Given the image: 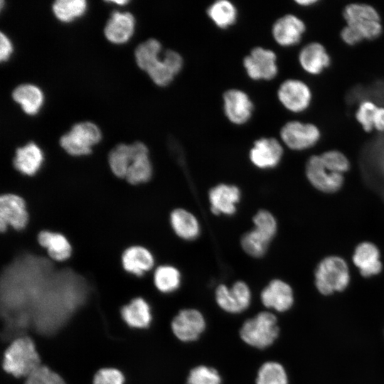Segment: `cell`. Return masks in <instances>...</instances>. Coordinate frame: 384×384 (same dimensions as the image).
Listing matches in <instances>:
<instances>
[{
	"label": "cell",
	"mask_w": 384,
	"mask_h": 384,
	"mask_svg": "<svg viewBox=\"0 0 384 384\" xmlns=\"http://www.w3.org/2000/svg\"><path fill=\"white\" fill-rule=\"evenodd\" d=\"M0 366L16 378H26L41 366L34 341L28 336L14 339L0 352Z\"/></svg>",
	"instance_id": "cell-1"
},
{
	"label": "cell",
	"mask_w": 384,
	"mask_h": 384,
	"mask_svg": "<svg viewBox=\"0 0 384 384\" xmlns=\"http://www.w3.org/2000/svg\"><path fill=\"white\" fill-rule=\"evenodd\" d=\"M102 138V132L95 124L81 122L75 124L69 132L60 137L59 146L71 157H85L92 154Z\"/></svg>",
	"instance_id": "cell-2"
},
{
	"label": "cell",
	"mask_w": 384,
	"mask_h": 384,
	"mask_svg": "<svg viewBox=\"0 0 384 384\" xmlns=\"http://www.w3.org/2000/svg\"><path fill=\"white\" fill-rule=\"evenodd\" d=\"M315 285L320 293L328 295L344 290L349 284L348 264L341 257L330 255L323 258L315 272Z\"/></svg>",
	"instance_id": "cell-3"
},
{
	"label": "cell",
	"mask_w": 384,
	"mask_h": 384,
	"mask_svg": "<svg viewBox=\"0 0 384 384\" xmlns=\"http://www.w3.org/2000/svg\"><path fill=\"white\" fill-rule=\"evenodd\" d=\"M242 67L246 76L253 82H270L279 74L276 52L264 46H255L242 59Z\"/></svg>",
	"instance_id": "cell-4"
},
{
	"label": "cell",
	"mask_w": 384,
	"mask_h": 384,
	"mask_svg": "<svg viewBox=\"0 0 384 384\" xmlns=\"http://www.w3.org/2000/svg\"><path fill=\"white\" fill-rule=\"evenodd\" d=\"M278 334L277 318L269 311L259 312L246 320L240 330V338L245 343L260 349L271 346Z\"/></svg>",
	"instance_id": "cell-5"
},
{
	"label": "cell",
	"mask_w": 384,
	"mask_h": 384,
	"mask_svg": "<svg viewBox=\"0 0 384 384\" xmlns=\"http://www.w3.org/2000/svg\"><path fill=\"white\" fill-rule=\"evenodd\" d=\"M222 111L225 118L232 125L247 124L255 112V104L250 95L244 89L231 87L225 90L221 96Z\"/></svg>",
	"instance_id": "cell-6"
},
{
	"label": "cell",
	"mask_w": 384,
	"mask_h": 384,
	"mask_svg": "<svg viewBox=\"0 0 384 384\" xmlns=\"http://www.w3.org/2000/svg\"><path fill=\"white\" fill-rule=\"evenodd\" d=\"M346 25L353 28L363 40H373L382 33V24L376 9L366 4L352 3L343 9Z\"/></svg>",
	"instance_id": "cell-7"
},
{
	"label": "cell",
	"mask_w": 384,
	"mask_h": 384,
	"mask_svg": "<svg viewBox=\"0 0 384 384\" xmlns=\"http://www.w3.org/2000/svg\"><path fill=\"white\" fill-rule=\"evenodd\" d=\"M279 135L284 146L293 151H303L317 144L321 132L314 124L289 120L281 127Z\"/></svg>",
	"instance_id": "cell-8"
},
{
	"label": "cell",
	"mask_w": 384,
	"mask_h": 384,
	"mask_svg": "<svg viewBox=\"0 0 384 384\" xmlns=\"http://www.w3.org/2000/svg\"><path fill=\"white\" fill-rule=\"evenodd\" d=\"M276 97L286 110L299 114L309 108L312 94L308 85L302 80L287 78L279 83L276 90Z\"/></svg>",
	"instance_id": "cell-9"
},
{
	"label": "cell",
	"mask_w": 384,
	"mask_h": 384,
	"mask_svg": "<svg viewBox=\"0 0 384 384\" xmlns=\"http://www.w3.org/2000/svg\"><path fill=\"white\" fill-rule=\"evenodd\" d=\"M284 146L279 139L274 137H260L253 141L249 149V160L258 169H274L282 160Z\"/></svg>",
	"instance_id": "cell-10"
},
{
	"label": "cell",
	"mask_w": 384,
	"mask_h": 384,
	"mask_svg": "<svg viewBox=\"0 0 384 384\" xmlns=\"http://www.w3.org/2000/svg\"><path fill=\"white\" fill-rule=\"evenodd\" d=\"M29 222V213L25 199L15 193L0 196V233L9 228L24 230Z\"/></svg>",
	"instance_id": "cell-11"
},
{
	"label": "cell",
	"mask_w": 384,
	"mask_h": 384,
	"mask_svg": "<svg viewBox=\"0 0 384 384\" xmlns=\"http://www.w3.org/2000/svg\"><path fill=\"white\" fill-rule=\"evenodd\" d=\"M185 65L182 54L173 48L164 49L161 56L146 72L154 85L169 86L181 74Z\"/></svg>",
	"instance_id": "cell-12"
},
{
	"label": "cell",
	"mask_w": 384,
	"mask_h": 384,
	"mask_svg": "<svg viewBox=\"0 0 384 384\" xmlns=\"http://www.w3.org/2000/svg\"><path fill=\"white\" fill-rule=\"evenodd\" d=\"M218 306L230 314H238L247 309L252 301V292L248 284L242 280L234 282L231 287L219 284L215 291Z\"/></svg>",
	"instance_id": "cell-13"
},
{
	"label": "cell",
	"mask_w": 384,
	"mask_h": 384,
	"mask_svg": "<svg viewBox=\"0 0 384 384\" xmlns=\"http://www.w3.org/2000/svg\"><path fill=\"white\" fill-rule=\"evenodd\" d=\"M305 173L311 185L323 193H336L342 188L344 183V174L336 173L327 169L320 155H313L308 159Z\"/></svg>",
	"instance_id": "cell-14"
},
{
	"label": "cell",
	"mask_w": 384,
	"mask_h": 384,
	"mask_svg": "<svg viewBox=\"0 0 384 384\" xmlns=\"http://www.w3.org/2000/svg\"><path fill=\"white\" fill-rule=\"evenodd\" d=\"M305 31L306 25L302 19L295 14H286L273 21L270 35L279 46L290 48L301 41Z\"/></svg>",
	"instance_id": "cell-15"
},
{
	"label": "cell",
	"mask_w": 384,
	"mask_h": 384,
	"mask_svg": "<svg viewBox=\"0 0 384 384\" xmlns=\"http://www.w3.org/2000/svg\"><path fill=\"white\" fill-rule=\"evenodd\" d=\"M173 334L180 341L191 342L197 340L206 329L203 315L195 309H184L171 322Z\"/></svg>",
	"instance_id": "cell-16"
},
{
	"label": "cell",
	"mask_w": 384,
	"mask_h": 384,
	"mask_svg": "<svg viewBox=\"0 0 384 384\" xmlns=\"http://www.w3.org/2000/svg\"><path fill=\"white\" fill-rule=\"evenodd\" d=\"M242 197L240 188L234 184L220 183L208 191L210 210L215 215H233Z\"/></svg>",
	"instance_id": "cell-17"
},
{
	"label": "cell",
	"mask_w": 384,
	"mask_h": 384,
	"mask_svg": "<svg viewBox=\"0 0 384 384\" xmlns=\"http://www.w3.org/2000/svg\"><path fill=\"white\" fill-rule=\"evenodd\" d=\"M45 160L44 150L35 142L30 141L14 149L11 164L20 174L32 177L41 171Z\"/></svg>",
	"instance_id": "cell-18"
},
{
	"label": "cell",
	"mask_w": 384,
	"mask_h": 384,
	"mask_svg": "<svg viewBox=\"0 0 384 384\" xmlns=\"http://www.w3.org/2000/svg\"><path fill=\"white\" fill-rule=\"evenodd\" d=\"M123 270L137 277L152 272L156 266L154 253L146 247L134 245L126 248L121 256Z\"/></svg>",
	"instance_id": "cell-19"
},
{
	"label": "cell",
	"mask_w": 384,
	"mask_h": 384,
	"mask_svg": "<svg viewBox=\"0 0 384 384\" xmlns=\"http://www.w3.org/2000/svg\"><path fill=\"white\" fill-rule=\"evenodd\" d=\"M146 146L142 141L116 144L107 154V164L112 173L117 178H124L133 159Z\"/></svg>",
	"instance_id": "cell-20"
},
{
	"label": "cell",
	"mask_w": 384,
	"mask_h": 384,
	"mask_svg": "<svg viewBox=\"0 0 384 384\" xmlns=\"http://www.w3.org/2000/svg\"><path fill=\"white\" fill-rule=\"evenodd\" d=\"M260 299L262 304L268 309L285 311L293 304V291L286 282L280 279H273L261 291Z\"/></svg>",
	"instance_id": "cell-21"
},
{
	"label": "cell",
	"mask_w": 384,
	"mask_h": 384,
	"mask_svg": "<svg viewBox=\"0 0 384 384\" xmlns=\"http://www.w3.org/2000/svg\"><path fill=\"white\" fill-rule=\"evenodd\" d=\"M169 222L174 233L181 240L193 241L201 235V226L199 220L186 208L173 209L170 212Z\"/></svg>",
	"instance_id": "cell-22"
},
{
	"label": "cell",
	"mask_w": 384,
	"mask_h": 384,
	"mask_svg": "<svg viewBox=\"0 0 384 384\" xmlns=\"http://www.w3.org/2000/svg\"><path fill=\"white\" fill-rule=\"evenodd\" d=\"M380 252L373 242L365 241L359 243L355 248L352 260L365 277L378 274L383 269Z\"/></svg>",
	"instance_id": "cell-23"
},
{
	"label": "cell",
	"mask_w": 384,
	"mask_h": 384,
	"mask_svg": "<svg viewBox=\"0 0 384 384\" xmlns=\"http://www.w3.org/2000/svg\"><path fill=\"white\" fill-rule=\"evenodd\" d=\"M135 18L129 12L113 11L104 28L106 38L114 44L127 42L134 34Z\"/></svg>",
	"instance_id": "cell-24"
},
{
	"label": "cell",
	"mask_w": 384,
	"mask_h": 384,
	"mask_svg": "<svg viewBox=\"0 0 384 384\" xmlns=\"http://www.w3.org/2000/svg\"><path fill=\"white\" fill-rule=\"evenodd\" d=\"M38 245L46 250L48 257L55 262L68 260L73 252L68 239L62 233L41 230L36 237Z\"/></svg>",
	"instance_id": "cell-25"
},
{
	"label": "cell",
	"mask_w": 384,
	"mask_h": 384,
	"mask_svg": "<svg viewBox=\"0 0 384 384\" xmlns=\"http://www.w3.org/2000/svg\"><path fill=\"white\" fill-rule=\"evenodd\" d=\"M298 62L306 73L315 75L320 74L329 66L331 58L322 44L311 42L299 50Z\"/></svg>",
	"instance_id": "cell-26"
},
{
	"label": "cell",
	"mask_w": 384,
	"mask_h": 384,
	"mask_svg": "<svg viewBox=\"0 0 384 384\" xmlns=\"http://www.w3.org/2000/svg\"><path fill=\"white\" fill-rule=\"evenodd\" d=\"M123 321L130 328L144 329L150 326L153 314L149 303L143 297L134 298L120 309Z\"/></svg>",
	"instance_id": "cell-27"
},
{
	"label": "cell",
	"mask_w": 384,
	"mask_h": 384,
	"mask_svg": "<svg viewBox=\"0 0 384 384\" xmlns=\"http://www.w3.org/2000/svg\"><path fill=\"white\" fill-rule=\"evenodd\" d=\"M206 14L212 24L222 31L233 28L239 18L238 6L229 0H215L211 2L206 7Z\"/></svg>",
	"instance_id": "cell-28"
},
{
	"label": "cell",
	"mask_w": 384,
	"mask_h": 384,
	"mask_svg": "<svg viewBox=\"0 0 384 384\" xmlns=\"http://www.w3.org/2000/svg\"><path fill=\"white\" fill-rule=\"evenodd\" d=\"M154 176V166L149 148L146 146L133 159L124 179L132 186L149 183Z\"/></svg>",
	"instance_id": "cell-29"
},
{
	"label": "cell",
	"mask_w": 384,
	"mask_h": 384,
	"mask_svg": "<svg viewBox=\"0 0 384 384\" xmlns=\"http://www.w3.org/2000/svg\"><path fill=\"white\" fill-rule=\"evenodd\" d=\"M151 275L154 287L161 294L174 293L181 284L182 276L180 270L169 263L157 265Z\"/></svg>",
	"instance_id": "cell-30"
},
{
	"label": "cell",
	"mask_w": 384,
	"mask_h": 384,
	"mask_svg": "<svg viewBox=\"0 0 384 384\" xmlns=\"http://www.w3.org/2000/svg\"><path fill=\"white\" fill-rule=\"evenodd\" d=\"M12 98L29 115L36 114L43 103L41 90L33 84H21L12 92Z\"/></svg>",
	"instance_id": "cell-31"
},
{
	"label": "cell",
	"mask_w": 384,
	"mask_h": 384,
	"mask_svg": "<svg viewBox=\"0 0 384 384\" xmlns=\"http://www.w3.org/2000/svg\"><path fill=\"white\" fill-rule=\"evenodd\" d=\"M164 49L159 40L149 38L140 43L134 50L137 66L144 72L147 70L162 55Z\"/></svg>",
	"instance_id": "cell-32"
},
{
	"label": "cell",
	"mask_w": 384,
	"mask_h": 384,
	"mask_svg": "<svg viewBox=\"0 0 384 384\" xmlns=\"http://www.w3.org/2000/svg\"><path fill=\"white\" fill-rule=\"evenodd\" d=\"M271 242L252 228L242 235L240 246L248 256L254 258H261L267 252Z\"/></svg>",
	"instance_id": "cell-33"
},
{
	"label": "cell",
	"mask_w": 384,
	"mask_h": 384,
	"mask_svg": "<svg viewBox=\"0 0 384 384\" xmlns=\"http://www.w3.org/2000/svg\"><path fill=\"white\" fill-rule=\"evenodd\" d=\"M86 9L87 2L85 0H57L52 6L55 16L65 23L82 16Z\"/></svg>",
	"instance_id": "cell-34"
},
{
	"label": "cell",
	"mask_w": 384,
	"mask_h": 384,
	"mask_svg": "<svg viewBox=\"0 0 384 384\" xmlns=\"http://www.w3.org/2000/svg\"><path fill=\"white\" fill-rule=\"evenodd\" d=\"M288 379L284 367L274 361L264 363L258 370L256 384H287Z\"/></svg>",
	"instance_id": "cell-35"
},
{
	"label": "cell",
	"mask_w": 384,
	"mask_h": 384,
	"mask_svg": "<svg viewBox=\"0 0 384 384\" xmlns=\"http://www.w3.org/2000/svg\"><path fill=\"white\" fill-rule=\"evenodd\" d=\"M253 229L272 241L277 235L278 223L275 216L267 209H260L252 217Z\"/></svg>",
	"instance_id": "cell-36"
},
{
	"label": "cell",
	"mask_w": 384,
	"mask_h": 384,
	"mask_svg": "<svg viewBox=\"0 0 384 384\" xmlns=\"http://www.w3.org/2000/svg\"><path fill=\"white\" fill-rule=\"evenodd\" d=\"M186 384H221V377L215 368L198 366L190 371Z\"/></svg>",
	"instance_id": "cell-37"
},
{
	"label": "cell",
	"mask_w": 384,
	"mask_h": 384,
	"mask_svg": "<svg viewBox=\"0 0 384 384\" xmlns=\"http://www.w3.org/2000/svg\"><path fill=\"white\" fill-rule=\"evenodd\" d=\"M24 384H66L63 378L48 367L41 365L24 378Z\"/></svg>",
	"instance_id": "cell-38"
},
{
	"label": "cell",
	"mask_w": 384,
	"mask_h": 384,
	"mask_svg": "<svg viewBox=\"0 0 384 384\" xmlns=\"http://www.w3.org/2000/svg\"><path fill=\"white\" fill-rule=\"evenodd\" d=\"M325 166L329 170L344 174L351 166L347 156L338 150H329L320 154Z\"/></svg>",
	"instance_id": "cell-39"
},
{
	"label": "cell",
	"mask_w": 384,
	"mask_h": 384,
	"mask_svg": "<svg viewBox=\"0 0 384 384\" xmlns=\"http://www.w3.org/2000/svg\"><path fill=\"white\" fill-rule=\"evenodd\" d=\"M378 105L371 100H366L360 102L355 116L357 122L366 132L374 129L373 122Z\"/></svg>",
	"instance_id": "cell-40"
},
{
	"label": "cell",
	"mask_w": 384,
	"mask_h": 384,
	"mask_svg": "<svg viewBox=\"0 0 384 384\" xmlns=\"http://www.w3.org/2000/svg\"><path fill=\"white\" fill-rule=\"evenodd\" d=\"M124 374L112 368L99 370L93 378V384H124Z\"/></svg>",
	"instance_id": "cell-41"
},
{
	"label": "cell",
	"mask_w": 384,
	"mask_h": 384,
	"mask_svg": "<svg viewBox=\"0 0 384 384\" xmlns=\"http://www.w3.org/2000/svg\"><path fill=\"white\" fill-rule=\"evenodd\" d=\"M341 38L345 43L349 46H354L363 41V38L353 28L347 25L342 28Z\"/></svg>",
	"instance_id": "cell-42"
},
{
	"label": "cell",
	"mask_w": 384,
	"mask_h": 384,
	"mask_svg": "<svg viewBox=\"0 0 384 384\" xmlns=\"http://www.w3.org/2000/svg\"><path fill=\"white\" fill-rule=\"evenodd\" d=\"M13 46L9 38L2 32L0 33V60L6 61L11 57Z\"/></svg>",
	"instance_id": "cell-43"
},
{
	"label": "cell",
	"mask_w": 384,
	"mask_h": 384,
	"mask_svg": "<svg viewBox=\"0 0 384 384\" xmlns=\"http://www.w3.org/2000/svg\"><path fill=\"white\" fill-rule=\"evenodd\" d=\"M374 129L378 132H384V107H378L373 122Z\"/></svg>",
	"instance_id": "cell-44"
},
{
	"label": "cell",
	"mask_w": 384,
	"mask_h": 384,
	"mask_svg": "<svg viewBox=\"0 0 384 384\" xmlns=\"http://www.w3.org/2000/svg\"><path fill=\"white\" fill-rule=\"evenodd\" d=\"M295 4L301 6H309L318 2L317 0H297Z\"/></svg>",
	"instance_id": "cell-45"
},
{
	"label": "cell",
	"mask_w": 384,
	"mask_h": 384,
	"mask_svg": "<svg viewBox=\"0 0 384 384\" xmlns=\"http://www.w3.org/2000/svg\"><path fill=\"white\" fill-rule=\"evenodd\" d=\"M110 2L115 3V4H120V5H123V4H127L129 2V1H127V0L110 1Z\"/></svg>",
	"instance_id": "cell-46"
}]
</instances>
